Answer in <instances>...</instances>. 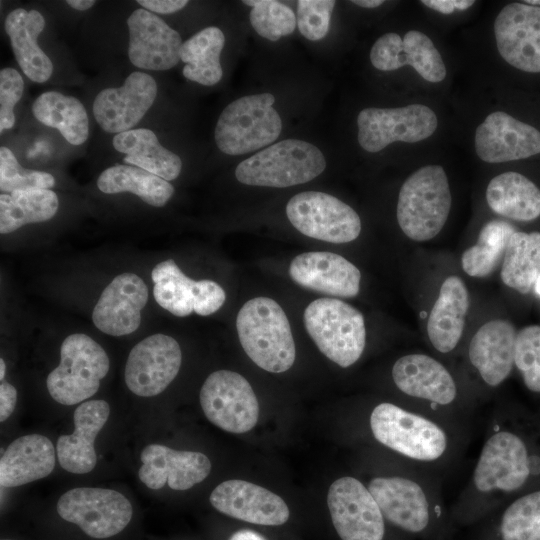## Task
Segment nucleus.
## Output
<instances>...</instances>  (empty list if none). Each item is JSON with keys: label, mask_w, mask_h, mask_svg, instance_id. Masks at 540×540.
I'll list each match as a JSON object with an SVG mask.
<instances>
[{"label": "nucleus", "mask_w": 540, "mask_h": 540, "mask_svg": "<svg viewBox=\"0 0 540 540\" xmlns=\"http://www.w3.org/2000/svg\"><path fill=\"white\" fill-rule=\"evenodd\" d=\"M496 510L499 540H540V487L518 495Z\"/></svg>", "instance_id": "e433bc0d"}, {"label": "nucleus", "mask_w": 540, "mask_h": 540, "mask_svg": "<svg viewBox=\"0 0 540 540\" xmlns=\"http://www.w3.org/2000/svg\"><path fill=\"white\" fill-rule=\"evenodd\" d=\"M45 27V19L37 10L22 8L11 11L5 19V31L23 73L33 82L44 83L53 73L50 58L37 43Z\"/></svg>", "instance_id": "c85d7f7f"}, {"label": "nucleus", "mask_w": 540, "mask_h": 540, "mask_svg": "<svg viewBox=\"0 0 540 540\" xmlns=\"http://www.w3.org/2000/svg\"><path fill=\"white\" fill-rule=\"evenodd\" d=\"M156 302L171 314L185 317L194 311L195 281L186 276L174 260L158 263L151 272Z\"/></svg>", "instance_id": "58836bf2"}, {"label": "nucleus", "mask_w": 540, "mask_h": 540, "mask_svg": "<svg viewBox=\"0 0 540 540\" xmlns=\"http://www.w3.org/2000/svg\"><path fill=\"white\" fill-rule=\"evenodd\" d=\"M225 36L220 28H204L186 40L181 47L180 59L185 63L184 77L205 86L218 83L223 75L220 54Z\"/></svg>", "instance_id": "473e14b6"}, {"label": "nucleus", "mask_w": 540, "mask_h": 540, "mask_svg": "<svg viewBox=\"0 0 540 540\" xmlns=\"http://www.w3.org/2000/svg\"><path fill=\"white\" fill-rule=\"evenodd\" d=\"M114 148L124 153V162L139 167L166 181L176 179L182 169L178 155L163 147L155 133L149 129H131L116 134Z\"/></svg>", "instance_id": "7c9ffc66"}, {"label": "nucleus", "mask_w": 540, "mask_h": 540, "mask_svg": "<svg viewBox=\"0 0 540 540\" xmlns=\"http://www.w3.org/2000/svg\"><path fill=\"white\" fill-rule=\"evenodd\" d=\"M305 328L318 349L342 368L355 364L366 346L362 313L335 298H319L305 309Z\"/></svg>", "instance_id": "0eeeda50"}, {"label": "nucleus", "mask_w": 540, "mask_h": 540, "mask_svg": "<svg viewBox=\"0 0 540 540\" xmlns=\"http://www.w3.org/2000/svg\"><path fill=\"white\" fill-rule=\"evenodd\" d=\"M108 371L105 350L88 335L74 333L62 342L60 363L46 379L47 390L56 402L74 405L92 397Z\"/></svg>", "instance_id": "1a4fd4ad"}, {"label": "nucleus", "mask_w": 540, "mask_h": 540, "mask_svg": "<svg viewBox=\"0 0 540 540\" xmlns=\"http://www.w3.org/2000/svg\"><path fill=\"white\" fill-rule=\"evenodd\" d=\"M335 6L332 0H299L297 2V26L299 32L310 41L326 36Z\"/></svg>", "instance_id": "37998d69"}, {"label": "nucleus", "mask_w": 540, "mask_h": 540, "mask_svg": "<svg viewBox=\"0 0 540 540\" xmlns=\"http://www.w3.org/2000/svg\"><path fill=\"white\" fill-rule=\"evenodd\" d=\"M516 336L511 322L495 319L482 325L471 338L468 361L487 388L499 387L511 375Z\"/></svg>", "instance_id": "b1692460"}, {"label": "nucleus", "mask_w": 540, "mask_h": 540, "mask_svg": "<svg viewBox=\"0 0 540 540\" xmlns=\"http://www.w3.org/2000/svg\"><path fill=\"white\" fill-rule=\"evenodd\" d=\"M242 348L260 368L282 373L295 361L296 349L289 320L281 306L271 298L247 301L236 317Z\"/></svg>", "instance_id": "20e7f679"}, {"label": "nucleus", "mask_w": 540, "mask_h": 540, "mask_svg": "<svg viewBox=\"0 0 540 540\" xmlns=\"http://www.w3.org/2000/svg\"><path fill=\"white\" fill-rule=\"evenodd\" d=\"M219 512L245 522L278 526L289 518V508L277 494L251 482L231 479L220 483L210 495Z\"/></svg>", "instance_id": "aec40b11"}, {"label": "nucleus", "mask_w": 540, "mask_h": 540, "mask_svg": "<svg viewBox=\"0 0 540 540\" xmlns=\"http://www.w3.org/2000/svg\"><path fill=\"white\" fill-rule=\"evenodd\" d=\"M515 231L514 226L506 221L492 220L485 224L477 243L462 254L464 272L478 278L490 275L504 257L508 240Z\"/></svg>", "instance_id": "4c0bfd02"}, {"label": "nucleus", "mask_w": 540, "mask_h": 540, "mask_svg": "<svg viewBox=\"0 0 540 540\" xmlns=\"http://www.w3.org/2000/svg\"><path fill=\"white\" fill-rule=\"evenodd\" d=\"M392 382L412 409L472 431L475 403L459 389L449 369L424 353L399 357L391 369Z\"/></svg>", "instance_id": "7ed1b4c3"}, {"label": "nucleus", "mask_w": 540, "mask_h": 540, "mask_svg": "<svg viewBox=\"0 0 540 540\" xmlns=\"http://www.w3.org/2000/svg\"><path fill=\"white\" fill-rule=\"evenodd\" d=\"M469 308V293L458 276L447 277L435 301L427 322V335L440 354L453 352L462 337Z\"/></svg>", "instance_id": "bb28decb"}, {"label": "nucleus", "mask_w": 540, "mask_h": 540, "mask_svg": "<svg viewBox=\"0 0 540 540\" xmlns=\"http://www.w3.org/2000/svg\"><path fill=\"white\" fill-rule=\"evenodd\" d=\"M286 215L302 234L330 243L351 242L361 232V220L353 208L319 191L294 195L286 205Z\"/></svg>", "instance_id": "9b49d317"}, {"label": "nucleus", "mask_w": 540, "mask_h": 540, "mask_svg": "<svg viewBox=\"0 0 540 540\" xmlns=\"http://www.w3.org/2000/svg\"><path fill=\"white\" fill-rule=\"evenodd\" d=\"M325 168L319 148L303 140L286 139L243 160L235 176L246 185L285 188L311 181Z\"/></svg>", "instance_id": "423d86ee"}, {"label": "nucleus", "mask_w": 540, "mask_h": 540, "mask_svg": "<svg viewBox=\"0 0 540 540\" xmlns=\"http://www.w3.org/2000/svg\"><path fill=\"white\" fill-rule=\"evenodd\" d=\"M228 540H266L261 534L250 529H241L231 535Z\"/></svg>", "instance_id": "8fccbe9b"}, {"label": "nucleus", "mask_w": 540, "mask_h": 540, "mask_svg": "<svg viewBox=\"0 0 540 540\" xmlns=\"http://www.w3.org/2000/svg\"><path fill=\"white\" fill-rule=\"evenodd\" d=\"M110 413L104 400H89L74 411V432L57 440L56 452L61 467L74 474L92 471L97 462L94 441Z\"/></svg>", "instance_id": "a878e982"}, {"label": "nucleus", "mask_w": 540, "mask_h": 540, "mask_svg": "<svg viewBox=\"0 0 540 540\" xmlns=\"http://www.w3.org/2000/svg\"><path fill=\"white\" fill-rule=\"evenodd\" d=\"M182 361L178 342L165 334H153L137 343L125 365L129 390L141 397L163 392L177 376Z\"/></svg>", "instance_id": "dca6fc26"}, {"label": "nucleus", "mask_w": 540, "mask_h": 540, "mask_svg": "<svg viewBox=\"0 0 540 540\" xmlns=\"http://www.w3.org/2000/svg\"><path fill=\"white\" fill-rule=\"evenodd\" d=\"M24 82L19 72L13 68L0 71V132L13 127L14 107L22 97Z\"/></svg>", "instance_id": "c03bdc74"}, {"label": "nucleus", "mask_w": 540, "mask_h": 540, "mask_svg": "<svg viewBox=\"0 0 540 540\" xmlns=\"http://www.w3.org/2000/svg\"><path fill=\"white\" fill-rule=\"evenodd\" d=\"M352 3L364 7V8H375L383 4L382 0H353Z\"/></svg>", "instance_id": "603ef678"}, {"label": "nucleus", "mask_w": 540, "mask_h": 540, "mask_svg": "<svg viewBox=\"0 0 540 540\" xmlns=\"http://www.w3.org/2000/svg\"><path fill=\"white\" fill-rule=\"evenodd\" d=\"M291 279L303 288L322 294L353 298L360 290L359 269L332 252H305L290 263Z\"/></svg>", "instance_id": "393cba45"}, {"label": "nucleus", "mask_w": 540, "mask_h": 540, "mask_svg": "<svg viewBox=\"0 0 540 540\" xmlns=\"http://www.w3.org/2000/svg\"><path fill=\"white\" fill-rule=\"evenodd\" d=\"M157 84L147 73L132 72L118 88L100 91L93 102L94 117L108 133L131 130L152 106Z\"/></svg>", "instance_id": "a211bd4d"}, {"label": "nucleus", "mask_w": 540, "mask_h": 540, "mask_svg": "<svg viewBox=\"0 0 540 540\" xmlns=\"http://www.w3.org/2000/svg\"><path fill=\"white\" fill-rule=\"evenodd\" d=\"M327 505L341 540H384L386 519L360 479H336L329 487Z\"/></svg>", "instance_id": "4468645a"}, {"label": "nucleus", "mask_w": 540, "mask_h": 540, "mask_svg": "<svg viewBox=\"0 0 540 540\" xmlns=\"http://www.w3.org/2000/svg\"><path fill=\"white\" fill-rule=\"evenodd\" d=\"M147 300L148 289L139 276L120 274L103 290L93 309V323L108 335L133 333L141 323V311Z\"/></svg>", "instance_id": "4be33fe9"}, {"label": "nucleus", "mask_w": 540, "mask_h": 540, "mask_svg": "<svg viewBox=\"0 0 540 540\" xmlns=\"http://www.w3.org/2000/svg\"><path fill=\"white\" fill-rule=\"evenodd\" d=\"M194 312L200 316H208L219 310L225 302L226 294L216 282L208 279L195 281Z\"/></svg>", "instance_id": "a18cd8bd"}, {"label": "nucleus", "mask_w": 540, "mask_h": 540, "mask_svg": "<svg viewBox=\"0 0 540 540\" xmlns=\"http://www.w3.org/2000/svg\"><path fill=\"white\" fill-rule=\"evenodd\" d=\"M139 479L157 490L166 483L173 490H187L202 482L211 471L209 458L200 452L178 451L160 444L146 446L140 456Z\"/></svg>", "instance_id": "5701e85b"}, {"label": "nucleus", "mask_w": 540, "mask_h": 540, "mask_svg": "<svg viewBox=\"0 0 540 540\" xmlns=\"http://www.w3.org/2000/svg\"><path fill=\"white\" fill-rule=\"evenodd\" d=\"M54 177L43 171L23 168L10 149L0 148V189L5 192L28 189H49Z\"/></svg>", "instance_id": "79ce46f5"}, {"label": "nucleus", "mask_w": 540, "mask_h": 540, "mask_svg": "<svg viewBox=\"0 0 540 540\" xmlns=\"http://www.w3.org/2000/svg\"><path fill=\"white\" fill-rule=\"evenodd\" d=\"M475 151L487 163L520 161L539 156L540 128L504 111H495L477 127Z\"/></svg>", "instance_id": "f3484780"}, {"label": "nucleus", "mask_w": 540, "mask_h": 540, "mask_svg": "<svg viewBox=\"0 0 540 540\" xmlns=\"http://www.w3.org/2000/svg\"><path fill=\"white\" fill-rule=\"evenodd\" d=\"M200 404L207 419L230 433H245L257 423L259 403L250 383L239 373L218 370L202 385Z\"/></svg>", "instance_id": "f8f14e48"}, {"label": "nucleus", "mask_w": 540, "mask_h": 540, "mask_svg": "<svg viewBox=\"0 0 540 540\" xmlns=\"http://www.w3.org/2000/svg\"><path fill=\"white\" fill-rule=\"evenodd\" d=\"M2 540H12V539H2Z\"/></svg>", "instance_id": "6e6d98bb"}, {"label": "nucleus", "mask_w": 540, "mask_h": 540, "mask_svg": "<svg viewBox=\"0 0 540 540\" xmlns=\"http://www.w3.org/2000/svg\"><path fill=\"white\" fill-rule=\"evenodd\" d=\"M66 3L70 7L76 10L85 11L91 8L95 4V1L93 0H68L66 1Z\"/></svg>", "instance_id": "3c124183"}, {"label": "nucleus", "mask_w": 540, "mask_h": 540, "mask_svg": "<svg viewBox=\"0 0 540 540\" xmlns=\"http://www.w3.org/2000/svg\"><path fill=\"white\" fill-rule=\"evenodd\" d=\"M59 206L58 197L50 189L14 190L0 195V232L51 219Z\"/></svg>", "instance_id": "c9c22d12"}, {"label": "nucleus", "mask_w": 540, "mask_h": 540, "mask_svg": "<svg viewBox=\"0 0 540 540\" xmlns=\"http://www.w3.org/2000/svg\"><path fill=\"white\" fill-rule=\"evenodd\" d=\"M55 466L52 442L40 434L14 440L0 459L1 487H17L48 476Z\"/></svg>", "instance_id": "cd10ccee"}, {"label": "nucleus", "mask_w": 540, "mask_h": 540, "mask_svg": "<svg viewBox=\"0 0 540 540\" xmlns=\"http://www.w3.org/2000/svg\"><path fill=\"white\" fill-rule=\"evenodd\" d=\"M274 102L271 93H261L241 97L226 106L214 132L218 148L228 155H242L273 143L282 130Z\"/></svg>", "instance_id": "6e6552de"}, {"label": "nucleus", "mask_w": 540, "mask_h": 540, "mask_svg": "<svg viewBox=\"0 0 540 540\" xmlns=\"http://www.w3.org/2000/svg\"><path fill=\"white\" fill-rule=\"evenodd\" d=\"M358 142L371 153L401 141L415 143L430 137L438 126L434 111L412 104L400 108H365L357 117Z\"/></svg>", "instance_id": "ddd939ff"}, {"label": "nucleus", "mask_w": 540, "mask_h": 540, "mask_svg": "<svg viewBox=\"0 0 540 540\" xmlns=\"http://www.w3.org/2000/svg\"><path fill=\"white\" fill-rule=\"evenodd\" d=\"M540 487V413L500 405L489 414L481 450L453 513L473 519Z\"/></svg>", "instance_id": "f257e3e1"}, {"label": "nucleus", "mask_w": 540, "mask_h": 540, "mask_svg": "<svg viewBox=\"0 0 540 540\" xmlns=\"http://www.w3.org/2000/svg\"><path fill=\"white\" fill-rule=\"evenodd\" d=\"M421 3L442 14H451L456 9L466 10L475 2L472 0H423Z\"/></svg>", "instance_id": "09e8293b"}, {"label": "nucleus", "mask_w": 540, "mask_h": 540, "mask_svg": "<svg viewBox=\"0 0 540 540\" xmlns=\"http://www.w3.org/2000/svg\"><path fill=\"white\" fill-rule=\"evenodd\" d=\"M393 467L372 475L365 484L384 518L410 534H423L444 515L443 479L393 459Z\"/></svg>", "instance_id": "f03ea898"}, {"label": "nucleus", "mask_w": 540, "mask_h": 540, "mask_svg": "<svg viewBox=\"0 0 540 540\" xmlns=\"http://www.w3.org/2000/svg\"><path fill=\"white\" fill-rule=\"evenodd\" d=\"M57 513L77 525L86 535L105 539L122 532L131 521L130 501L120 492L96 487H78L58 500Z\"/></svg>", "instance_id": "9d476101"}, {"label": "nucleus", "mask_w": 540, "mask_h": 540, "mask_svg": "<svg viewBox=\"0 0 540 540\" xmlns=\"http://www.w3.org/2000/svg\"><path fill=\"white\" fill-rule=\"evenodd\" d=\"M35 118L56 128L72 145H81L89 135V120L83 104L75 97L57 91L39 95L32 107Z\"/></svg>", "instance_id": "2f4dec72"}, {"label": "nucleus", "mask_w": 540, "mask_h": 540, "mask_svg": "<svg viewBox=\"0 0 540 540\" xmlns=\"http://www.w3.org/2000/svg\"><path fill=\"white\" fill-rule=\"evenodd\" d=\"M486 200L495 213L511 220L530 222L540 217V188L520 172L507 171L492 178Z\"/></svg>", "instance_id": "c756f323"}, {"label": "nucleus", "mask_w": 540, "mask_h": 540, "mask_svg": "<svg viewBox=\"0 0 540 540\" xmlns=\"http://www.w3.org/2000/svg\"><path fill=\"white\" fill-rule=\"evenodd\" d=\"M370 60L381 71L409 65L428 82H441L446 76L439 51L426 34L417 30L408 31L403 38L396 33L380 36L371 48Z\"/></svg>", "instance_id": "412c9836"}, {"label": "nucleus", "mask_w": 540, "mask_h": 540, "mask_svg": "<svg viewBox=\"0 0 540 540\" xmlns=\"http://www.w3.org/2000/svg\"><path fill=\"white\" fill-rule=\"evenodd\" d=\"M452 197L447 175L439 165H426L413 172L398 195L397 221L411 240L434 238L444 227Z\"/></svg>", "instance_id": "39448f33"}, {"label": "nucleus", "mask_w": 540, "mask_h": 540, "mask_svg": "<svg viewBox=\"0 0 540 540\" xmlns=\"http://www.w3.org/2000/svg\"><path fill=\"white\" fill-rule=\"evenodd\" d=\"M6 366L4 360L0 359V379L3 380L5 376Z\"/></svg>", "instance_id": "864d4df0"}, {"label": "nucleus", "mask_w": 540, "mask_h": 540, "mask_svg": "<svg viewBox=\"0 0 540 540\" xmlns=\"http://www.w3.org/2000/svg\"><path fill=\"white\" fill-rule=\"evenodd\" d=\"M534 286H535V291L540 295V275L537 278L536 283H535Z\"/></svg>", "instance_id": "5fc2aeb1"}, {"label": "nucleus", "mask_w": 540, "mask_h": 540, "mask_svg": "<svg viewBox=\"0 0 540 540\" xmlns=\"http://www.w3.org/2000/svg\"><path fill=\"white\" fill-rule=\"evenodd\" d=\"M97 186L106 194L131 192L154 207L164 206L174 193V187L168 181L125 164L104 170L97 180Z\"/></svg>", "instance_id": "f704fd0d"}, {"label": "nucleus", "mask_w": 540, "mask_h": 540, "mask_svg": "<svg viewBox=\"0 0 540 540\" xmlns=\"http://www.w3.org/2000/svg\"><path fill=\"white\" fill-rule=\"evenodd\" d=\"M17 402V390L8 382L0 384V421L4 422L14 411Z\"/></svg>", "instance_id": "49530a36"}, {"label": "nucleus", "mask_w": 540, "mask_h": 540, "mask_svg": "<svg viewBox=\"0 0 540 540\" xmlns=\"http://www.w3.org/2000/svg\"><path fill=\"white\" fill-rule=\"evenodd\" d=\"M540 273V232L515 231L509 238L500 272L502 282L529 293Z\"/></svg>", "instance_id": "72a5a7b5"}, {"label": "nucleus", "mask_w": 540, "mask_h": 540, "mask_svg": "<svg viewBox=\"0 0 540 540\" xmlns=\"http://www.w3.org/2000/svg\"><path fill=\"white\" fill-rule=\"evenodd\" d=\"M514 366L525 387L540 394V326H526L517 332Z\"/></svg>", "instance_id": "a19ab883"}, {"label": "nucleus", "mask_w": 540, "mask_h": 540, "mask_svg": "<svg viewBox=\"0 0 540 540\" xmlns=\"http://www.w3.org/2000/svg\"><path fill=\"white\" fill-rule=\"evenodd\" d=\"M138 4L150 12L170 14L179 11L188 4L187 0H138Z\"/></svg>", "instance_id": "de8ad7c7"}, {"label": "nucleus", "mask_w": 540, "mask_h": 540, "mask_svg": "<svg viewBox=\"0 0 540 540\" xmlns=\"http://www.w3.org/2000/svg\"><path fill=\"white\" fill-rule=\"evenodd\" d=\"M128 55L131 63L147 70H168L180 60L181 36L164 20L146 9H136L127 19Z\"/></svg>", "instance_id": "6ab92c4d"}, {"label": "nucleus", "mask_w": 540, "mask_h": 540, "mask_svg": "<svg viewBox=\"0 0 540 540\" xmlns=\"http://www.w3.org/2000/svg\"><path fill=\"white\" fill-rule=\"evenodd\" d=\"M243 3L252 7L250 23L263 38L277 41L295 30L297 19L287 5L272 0H246Z\"/></svg>", "instance_id": "ea45409f"}, {"label": "nucleus", "mask_w": 540, "mask_h": 540, "mask_svg": "<svg viewBox=\"0 0 540 540\" xmlns=\"http://www.w3.org/2000/svg\"><path fill=\"white\" fill-rule=\"evenodd\" d=\"M496 46L514 69L540 76V5L524 1L505 5L494 22Z\"/></svg>", "instance_id": "2eb2a0df"}]
</instances>
